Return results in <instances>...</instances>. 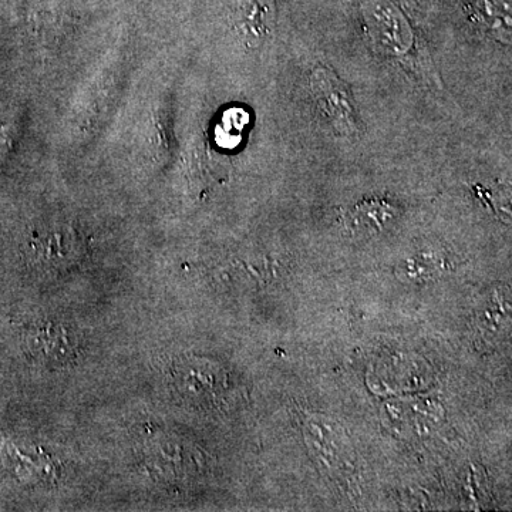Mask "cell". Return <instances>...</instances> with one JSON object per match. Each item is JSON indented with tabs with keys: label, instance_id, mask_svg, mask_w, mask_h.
<instances>
[{
	"label": "cell",
	"instance_id": "52a82bcc",
	"mask_svg": "<svg viewBox=\"0 0 512 512\" xmlns=\"http://www.w3.org/2000/svg\"><path fill=\"white\" fill-rule=\"evenodd\" d=\"M306 440L326 468L348 466L349 441L338 424L328 419H312L306 426Z\"/></svg>",
	"mask_w": 512,
	"mask_h": 512
},
{
	"label": "cell",
	"instance_id": "8992f818",
	"mask_svg": "<svg viewBox=\"0 0 512 512\" xmlns=\"http://www.w3.org/2000/svg\"><path fill=\"white\" fill-rule=\"evenodd\" d=\"M232 23L245 46L255 49L264 45L275 29L274 0H235Z\"/></svg>",
	"mask_w": 512,
	"mask_h": 512
},
{
	"label": "cell",
	"instance_id": "3957f363",
	"mask_svg": "<svg viewBox=\"0 0 512 512\" xmlns=\"http://www.w3.org/2000/svg\"><path fill=\"white\" fill-rule=\"evenodd\" d=\"M22 340L29 355L46 366L72 365L83 348L76 329L55 319L30 323L23 329Z\"/></svg>",
	"mask_w": 512,
	"mask_h": 512
},
{
	"label": "cell",
	"instance_id": "7a4b0ae2",
	"mask_svg": "<svg viewBox=\"0 0 512 512\" xmlns=\"http://www.w3.org/2000/svg\"><path fill=\"white\" fill-rule=\"evenodd\" d=\"M313 97L322 116L338 136L353 137L359 133V114L348 84L326 66L311 73Z\"/></svg>",
	"mask_w": 512,
	"mask_h": 512
},
{
	"label": "cell",
	"instance_id": "ba28073f",
	"mask_svg": "<svg viewBox=\"0 0 512 512\" xmlns=\"http://www.w3.org/2000/svg\"><path fill=\"white\" fill-rule=\"evenodd\" d=\"M396 215L397 208L392 202L367 200L360 202L350 211L348 227L353 234L372 237L392 224Z\"/></svg>",
	"mask_w": 512,
	"mask_h": 512
},
{
	"label": "cell",
	"instance_id": "6da1fadb",
	"mask_svg": "<svg viewBox=\"0 0 512 512\" xmlns=\"http://www.w3.org/2000/svg\"><path fill=\"white\" fill-rule=\"evenodd\" d=\"M174 390L197 406H215L228 393L229 377L224 367L210 359L184 357L171 366Z\"/></svg>",
	"mask_w": 512,
	"mask_h": 512
},
{
	"label": "cell",
	"instance_id": "277c9868",
	"mask_svg": "<svg viewBox=\"0 0 512 512\" xmlns=\"http://www.w3.org/2000/svg\"><path fill=\"white\" fill-rule=\"evenodd\" d=\"M367 29L383 55L397 62L419 59L416 36L406 19L394 8L376 6L366 15Z\"/></svg>",
	"mask_w": 512,
	"mask_h": 512
},
{
	"label": "cell",
	"instance_id": "5b68a950",
	"mask_svg": "<svg viewBox=\"0 0 512 512\" xmlns=\"http://www.w3.org/2000/svg\"><path fill=\"white\" fill-rule=\"evenodd\" d=\"M30 248L36 264L59 271L82 258L84 241L72 225H46V228L35 232Z\"/></svg>",
	"mask_w": 512,
	"mask_h": 512
}]
</instances>
